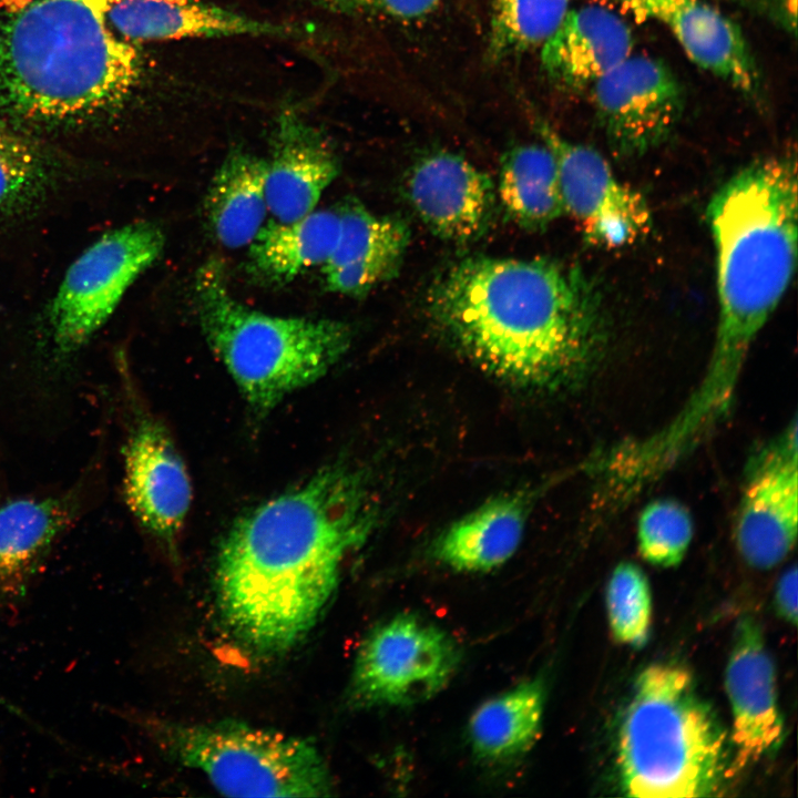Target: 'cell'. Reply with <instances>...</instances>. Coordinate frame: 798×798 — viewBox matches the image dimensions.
<instances>
[{"label": "cell", "instance_id": "cell-1", "mask_svg": "<svg viewBox=\"0 0 798 798\" xmlns=\"http://www.w3.org/2000/svg\"><path fill=\"white\" fill-rule=\"evenodd\" d=\"M371 488L364 469L334 462L233 522L218 548L215 585L239 641L274 654L309 633L346 559L378 523Z\"/></svg>", "mask_w": 798, "mask_h": 798}, {"label": "cell", "instance_id": "cell-2", "mask_svg": "<svg viewBox=\"0 0 798 798\" xmlns=\"http://www.w3.org/2000/svg\"><path fill=\"white\" fill-rule=\"evenodd\" d=\"M428 318L452 348L498 381L554 392L577 386L607 342L601 291L575 264L470 256L428 290Z\"/></svg>", "mask_w": 798, "mask_h": 798}, {"label": "cell", "instance_id": "cell-3", "mask_svg": "<svg viewBox=\"0 0 798 798\" xmlns=\"http://www.w3.org/2000/svg\"><path fill=\"white\" fill-rule=\"evenodd\" d=\"M718 323L712 356L684 405L696 422L727 411L758 332L787 290L797 260V165L791 154L755 161L713 195Z\"/></svg>", "mask_w": 798, "mask_h": 798}, {"label": "cell", "instance_id": "cell-4", "mask_svg": "<svg viewBox=\"0 0 798 798\" xmlns=\"http://www.w3.org/2000/svg\"><path fill=\"white\" fill-rule=\"evenodd\" d=\"M113 0H34L0 20V108L20 119L73 123L121 108L142 60L108 28Z\"/></svg>", "mask_w": 798, "mask_h": 798}, {"label": "cell", "instance_id": "cell-5", "mask_svg": "<svg viewBox=\"0 0 798 798\" xmlns=\"http://www.w3.org/2000/svg\"><path fill=\"white\" fill-rule=\"evenodd\" d=\"M622 789L632 797H709L730 776L726 732L685 668L646 667L617 734Z\"/></svg>", "mask_w": 798, "mask_h": 798}, {"label": "cell", "instance_id": "cell-6", "mask_svg": "<svg viewBox=\"0 0 798 798\" xmlns=\"http://www.w3.org/2000/svg\"><path fill=\"white\" fill-rule=\"evenodd\" d=\"M221 262L196 273L194 295L204 338L250 410L265 417L284 398L323 378L349 350L339 320L269 315L241 303Z\"/></svg>", "mask_w": 798, "mask_h": 798}, {"label": "cell", "instance_id": "cell-7", "mask_svg": "<svg viewBox=\"0 0 798 798\" xmlns=\"http://www.w3.org/2000/svg\"><path fill=\"white\" fill-rule=\"evenodd\" d=\"M145 729L178 763L232 797H325L328 767L308 739L239 722L146 719Z\"/></svg>", "mask_w": 798, "mask_h": 798}, {"label": "cell", "instance_id": "cell-8", "mask_svg": "<svg viewBox=\"0 0 798 798\" xmlns=\"http://www.w3.org/2000/svg\"><path fill=\"white\" fill-rule=\"evenodd\" d=\"M164 245L156 224L139 222L103 234L72 263L49 309L58 354L70 355L94 336Z\"/></svg>", "mask_w": 798, "mask_h": 798}, {"label": "cell", "instance_id": "cell-9", "mask_svg": "<svg viewBox=\"0 0 798 798\" xmlns=\"http://www.w3.org/2000/svg\"><path fill=\"white\" fill-rule=\"evenodd\" d=\"M458 663V648L443 630L417 615L399 614L364 638L350 694L366 706L416 704L442 690Z\"/></svg>", "mask_w": 798, "mask_h": 798}, {"label": "cell", "instance_id": "cell-10", "mask_svg": "<svg viewBox=\"0 0 798 798\" xmlns=\"http://www.w3.org/2000/svg\"><path fill=\"white\" fill-rule=\"evenodd\" d=\"M535 130L555 157L565 213L587 244L622 248L649 233L653 219L645 197L622 183L597 151L567 140L541 120Z\"/></svg>", "mask_w": 798, "mask_h": 798}, {"label": "cell", "instance_id": "cell-11", "mask_svg": "<svg viewBox=\"0 0 798 798\" xmlns=\"http://www.w3.org/2000/svg\"><path fill=\"white\" fill-rule=\"evenodd\" d=\"M596 117L611 149L638 156L663 144L685 108L681 81L663 61L631 54L592 86Z\"/></svg>", "mask_w": 798, "mask_h": 798}, {"label": "cell", "instance_id": "cell-12", "mask_svg": "<svg viewBox=\"0 0 798 798\" xmlns=\"http://www.w3.org/2000/svg\"><path fill=\"white\" fill-rule=\"evenodd\" d=\"M798 531L796 419L750 460L735 520V542L753 567L768 570L792 551Z\"/></svg>", "mask_w": 798, "mask_h": 798}, {"label": "cell", "instance_id": "cell-13", "mask_svg": "<svg viewBox=\"0 0 798 798\" xmlns=\"http://www.w3.org/2000/svg\"><path fill=\"white\" fill-rule=\"evenodd\" d=\"M405 186L419 218L443 241L472 243L492 222L497 193L491 177L457 153L440 150L419 157Z\"/></svg>", "mask_w": 798, "mask_h": 798}, {"label": "cell", "instance_id": "cell-14", "mask_svg": "<svg viewBox=\"0 0 798 798\" xmlns=\"http://www.w3.org/2000/svg\"><path fill=\"white\" fill-rule=\"evenodd\" d=\"M640 20H655L700 69L758 101L761 75L740 28L708 0H613Z\"/></svg>", "mask_w": 798, "mask_h": 798}, {"label": "cell", "instance_id": "cell-15", "mask_svg": "<svg viewBox=\"0 0 798 798\" xmlns=\"http://www.w3.org/2000/svg\"><path fill=\"white\" fill-rule=\"evenodd\" d=\"M124 494L140 523L174 545L191 508L192 484L174 441L153 418L140 419L126 440Z\"/></svg>", "mask_w": 798, "mask_h": 798}, {"label": "cell", "instance_id": "cell-16", "mask_svg": "<svg viewBox=\"0 0 798 798\" xmlns=\"http://www.w3.org/2000/svg\"><path fill=\"white\" fill-rule=\"evenodd\" d=\"M725 684L732 709L734 773L776 749L784 736L775 665L763 632L751 617L737 625Z\"/></svg>", "mask_w": 798, "mask_h": 798}, {"label": "cell", "instance_id": "cell-17", "mask_svg": "<svg viewBox=\"0 0 798 798\" xmlns=\"http://www.w3.org/2000/svg\"><path fill=\"white\" fill-rule=\"evenodd\" d=\"M338 172L323 135L293 110L284 111L266 160L265 195L273 218L291 222L315 211Z\"/></svg>", "mask_w": 798, "mask_h": 798}, {"label": "cell", "instance_id": "cell-18", "mask_svg": "<svg viewBox=\"0 0 798 798\" xmlns=\"http://www.w3.org/2000/svg\"><path fill=\"white\" fill-rule=\"evenodd\" d=\"M108 20L127 41L303 35L293 24L255 19L203 0H113Z\"/></svg>", "mask_w": 798, "mask_h": 798}, {"label": "cell", "instance_id": "cell-19", "mask_svg": "<svg viewBox=\"0 0 798 798\" xmlns=\"http://www.w3.org/2000/svg\"><path fill=\"white\" fill-rule=\"evenodd\" d=\"M337 244L321 266L327 289L362 297L398 274L410 242L405 221L377 215L351 201L338 208Z\"/></svg>", "mask_w": 798, "mask_h": 798}, {"label": "cell", "instance_id": "cell-20", "mask_svg": "<svg viewBox=\"0 0 798 798\" xmlns=\"http://www.w3.org/2000/svg\"><path fill=\"white\" fill-rule=\"evenodd\" d=\"M633 33L615 11L597 4L570 10L541 47V65L555 84L581 90L632 54Z\"/></svg>", "mask_w": 798, "mask_h": 798}, {"label": "cell", "instance_id": "cell-21", "mask_svg": "<svg viewBox=\"0 0 798 798\" xmlns=\"http://www.w3.org/2000/svg\"><path fill=\"white\" fill-rule=\"evenodd\" d=\"M532 504L526 490L503 492L453 521L431 544L440 564L462 573H487L519 549Z\"/></svg>", "mask_w": 798, "mask_h": 798}, {"label": "cell", "instance_id": "cell-22", "mask_svg": "<svg viewBox=\"0 0 798 798\" xmlns=\"http://www.w3.org/2000/svg\"><path fill=\"white\" fill-rule=\"evenodd\" d=\"M266 160L233 149L212 178L204 200L207 225L226 248L249 246L269 214L265 195Z\"/></svg>", "mask_w": 798, "mask_h": 798}, {"label": "cell", "instance_id": "cell-23", "mask_svg": "<svg viewBox=\"0 0 798 798\" xmlns=\"http://www.w3.org/2000/svg\"><path fill=\"white\" fill-rule=\"evenodd\" d=\"M71 518L59 499L0 500V600L23 597L52 542Z\"/></svg>", "mask_w": 798, "mask_h": 798}, {"label": "cell", "instance_id": "cell-24", "mask_svg": "<svg viewBox=\"0 0 798 798\" xmlns=\"http://www.w3.org/2000/svg\"><path fill=\"white\" fill-rule=\"evenodd\" d=\"M339 232L338 208L315 209L291 222H266L249 245V267L267 283H289L327 262Z\"/></svg>", "mask_w": 798, "mask_h": 798}, {"label": "cell", "instance_id": "cell-25", "mask_svg": "<svg viewBox=\"0 0 798 798\" xmlns=\"http://www.w3.org/2000/svg\"><path fill=\"white\" fill-rule=\"evenodd\" d=\"M544 702L543 683L531 678L481 703L468 724L475 756L505 763L525 755L540 736Z\"/></svg>", "mask_w": 798, "mask_h": 798}, {"label": "cell", "instance_id": "cell-26", "mask_svg": "<svg viewBox=\"0 0 798 798\" xmlns=\"http://www.w3.org/2000/svg\"><path fill=\"white\" fill-rule=\"evenodd\" d=\"M498 194L508 215L530 231L565 214L559 167L545 144H519L501 158Z\"/></svg>", "mask_w": 798, "mask_h": 798}, {"label": "cell", "instance_id": "cell-27", "mask_svg": "<svg viewBox=\"0 0 798 798\" xmlns=\"http://www.w3.org/2000/svg\"><path fill=\"white\" fill-rule=\"evenodd\" d=\"M571 0H491L487 54L491 62L523 54L553 34Z\"/></svg>", "mask_w": 798, "mask_h": 798}, {"label": "cell", "instance_id": "cell-28", "mask_svg": "<svg viewBox=\"0 0 798 798\" xmlns=\"http://www.w3.org/2000/svg\"><path fill=\"white\" fill-rule=\"evenodd\" d=\"M606 607L614 638L642 647L651 628L652 597L647 577L640 566L622 562L614 569L607 583Z\"/></svg>", "mask_w": 798, "mask_h": 798}, {"label": "cell", "instance_id": "cell-29", "mask_svg": "<svg viewBox=\"0 0 798 798\" xmlns=\"http://www.w3.org/2000/svg\"><path fill=\"white\" fill-rule=\"evenodd\" d=\"M693 533L690 513L683 504L672 499L655 500L638 518V552L655 566H676L685 557Z\"/></svg>", "mask_w": 798, "mask_h": 798}, {"label": "cell", "instance_id": "cell-30", "mask_svg": "<svg viewBox=\"0 0 798 798\" xmlns=\"http://www.w3.org/2000/svg\"><path fill=\"white\" fill-rule=\"evenodd\" d=\"M43 153L22 136L0 126V211L33 202L49 180Z\"/></svg>", "mask_w": 798, "mask_h": 798}, {"label": "cell", "instance_id": "cell-31", "mask_svg": "<svg viewBox=\"0 0 798 798\" xmlns=\"http://www.w3.org/2000/svg\"><path fill=\"white\" fill-rule=\"evenodd\" d=\"M337 13L410 22L424 18L442 0H317Z\"/></svg>", "mask_w": 798, "mask_h": 798}, {"label": "cell", "instance_id": "cell-32", "mask_svg": "<svg viewBox=\"0 0 798 798\" xmlns=\"http://www.w3.org/2000/svg\"><path fill=\"white\" fill-rule=\"evenodd\" d=\"M797 580V567L794 565L780 576L775 592L777 612L792 625H796L798 620Z\"/></svg>", "mask_w": 798, "mask_h": 798}, {"label": "cell", "instance_id": "cell-33", "mask_svg": "<svg viewBox=\"0 0 798 798\" xmlns=\"http://www.w3.org/2000/svg\"><path fill=\"white\" fill-rule=\"evenodd\" d=\"M777 22L788 32H796V0H741Z\"/></svg>", "mask_w": 798, "mask_h": 798}]
</instances>
